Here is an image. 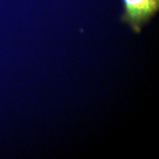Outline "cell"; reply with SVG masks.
I'll list each match as a JSON object with an SVG mask.
<instances>
[{"label": "cell", "instance_id": "1", "mask_svg": "<svg viewBox=\"0 0 159 159\" xmlns=\"http://www.w3.org/2000/svg\"><path fill=\"white\" fill-rule=\"evenodd\" d=\"M124 14L122 21L128 24L135 33H139L142 26L156 14L159 0H122Z\"/></svg>", "mask_w": 159, "mask_h": 159}]
</instances>
